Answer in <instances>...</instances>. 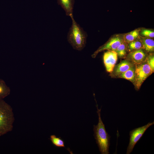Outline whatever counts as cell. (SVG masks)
Returning <instances> with one entry per match:
<instances>
[{
	"label": "cell",
	"mask_w": 154,
	"mask_h": 154,
	"mask_svg": "<svg viewBox=\"0 0 154 154\" xmlns=\"http://www.w3.org/2000/svg\"><path fill=\"white\" fill-rule=\"evenodd\" d=\"M135 72L134 86L135 89L138 90L143 82L153 72L147 62L135 65Z\"/></svg>",
	"instance_id": "cell-4"
},
{
	"label": "cell",
	"mask_w": 154,
	"mask_h": 154,
	"mask_svg": "<svg viewBox=\"0 0 154 154\" xmlns=\"http://www.w3.org/2000/svg\"><path fill=\"white\" fill-rule=\"evenodd\" d=\"M128 50L129 51L144 49L143 44L139 40H135L129 43Z\"/></svg>",
	"instance_id": "cell-16"
},
{
	"label": "cell",
	"mask_w": 154,
	"mask_h": 154,
	"mask_svg": "<svg viewBox=\"0 0 154 154\" xmlns=\"http://www.w3.org/2000/svg\"><path fill=\"white\" fill-rule=\"evenodd\" d=\"M10 88L6 84L4 80L0 79V100L3 99L10 94Z\"/></svg>",
	"instance_id": "cell-14"
},
{
	"label": "cell",
	"mask_w": 154,
	"mask_h": 154,
	"mask_svg": "<svg viewBox=\"0 0 154 154\" xmlns=\"http://www.w3.org/2000/svg\"><path fill=\"white\" fill-rule=\"evenodd\" d=\"M133 66V63L129 60H123L114 67L113 71L111 72L112 73V75L115 76H117Z\"/></svg>",
	"instance_id": "cell-9"
},
{
	"label": "cell",
	"mask_w": 154,
	"mask_h": 154,
	"mask_svg": "<svg viewBox=\"0 0 154 154\" xmlns=\"http://www.w3.org/2000/svg\"><path fill=\"white\" fill-rule=\"evenodd\" d=\"M14 121L12 107L3 99L0 100V134L1 136L13 130Z\"/></svg>",
	"instance_id": "cell-3"
},
{
	"label": "cell",
	"mask_w": 154,
	"mask_h": 154,
	"mask_svg": "<svg viewBox=\"0 0 154 154\" xmlns=\"http://www.w3.org/2000/svg\"><path fill=\"white\" fill-rule=\"evenodd\" d=\"M123 42V38L119 35L116 36L110 39L104 45L100 47L92 54V56L95 58L98 53L105 50L116 51L118 46Z\"/></svg>",
	"instance_id": "cell-6"
},
{
	"label": "cell",
	"mask_w": 154,
	"mask_h": 154,
	"mask_svg": "<svg viewBox=\"0 0 154 154\" xmlns=\"http://www.w3.org/2000/svg\"><path fill=\"white\" fill-rule=\"evenodd\" d=\"M75 0H57L58 4L65 11L66 15H73V9Z\"/></svg>",
	"instance_id": "cell-10"
},
{
	"label": "cell",
	"mask_w": 154,
	"mask_h": 154,
	"mask_svg": "<svg viewBox=\"0 0 154 154\" xmlns=\"http://www.w3.org/2000/svg\"><path fill=\"white\" fill-rule=\"evenodd\" d=\"M128 57L129 60L135 65L144 62L147 57L145 53L142 49L131 51Z\"/></svg>",
	"instance_id": "cell-8"
},
{
	"label": "cell",
	"mask_w": 154,
	"mask_h": 154,
	"mask_svg": "<svg viewBox=\"0 0 154 154\" xmlns=\"http://www.w3.org/2000/svg\"><path fill=\"white\" fill-rule=\"evenodd\" d=\"M127 43L124 41L117 48L116 52L120 58H123L125 56L127 49Z\"/></svg>",
	"instance_id": "cell-17"
},
{
	"label": "cell",
	"mask_w": 154,
	"mask_h": 154,
	"mask_svg": "<svg viewBox=\"0 0 154 154\" xmlns=\"http://www.w3.org/2000/svg\"><path fill=\"white\" fill-rule=\"evenodd\" d=\"M139 30L136 29L125 34L123 38V41L126 43H129L136 40L139 37Z\"/></svg>",
	"instance_id": "cell-13"
},
{
	"label": "cell",
	"mask_w": 154,
	"mask_h": 154,
	"mask_svg": "<svg viewBox=\"0 0 154 154\" xmlns=\"http://www.w3.org/2000/svg\"><path fill=\"white\" fill-rule=\"evenodd\" d=\"M50 140L52 144L55 146L58 147H64V142L60 137H57L54 135H51Z\"/></svg>",
	"instance_id": "cell-15"
},
{
	"label": "cell",
	"mask_w": 154,
	"mask_h": 154,
	"mask_svg": "<svg viewBox=\"0 0 154 154\" xmlns=\"http://www.w3.org/2000/svg\"><path fill=\"white\" fill-rule=\"evenodd\" d=\"M150 68L152 72L154 71V56L153 54H150L147 57L145 60Z\"/></svg>",
	"instance_id": "cell-18"
},
{
	"label": "cell",
	"mask_w": 154,
	"mask_h": 154,
	"mask_svg": "<svg viewBox=\"0 0 154 154\" xmlns=\"http://www.w3.org/2000/svg\"><path fill=\"white\" fill-rule=\"evenodd\" d=\"M117 77L129 80L134 84L135 80V68L134 66H132Z\"/></svg>",
	"instance_id": "cell-11"
},
{
	"label": "cell",
	"mask_w": 154,
	"mask_h": 154,
	"mask_svg": "<svg viewBox=\"0 0 154 154\" xmlns=\"http://www.w3.org/2000/svg\"><path fill=\"white\" fill-rule=\"evenodd\" d=\"M116 52L113 50H108L103 55L104 64L107 72L111 73L113 71L117 59Z\"/></svg>",
	"instance_id": "cell-7"
},
{
	"label": "cell",
	"mask_w": 154,
	"mask_h": 154,
	"mask_svg": "<svg viewBox=\"0 0 154 154\" xmlns=\"http://www.w3.org/2000/svg\"><path fill=\"white\" fill-rule=\"evenodd\" d=\"M154 124V121L149 122L144 126L135 128L130 131L129 141L127 148L126 154H129L132 152L135 145L140 140L146 130Z\"/></svg>",
	"instance_id": "cell-5"
},
{
	"label": "cell",
	"mask_w": 154,
	"mask_h": 154,
	"mask_svg": "<svg viewBox=\"0 0 154 154\" xmlns=\"http://www.w3.org/2000/svg\"><path fill=\"white\" fill-rule=\"evenodd\" d=\"M70 17L72 23L68 34V40L74 49L81 50L85 46L87 34L83 28L76 22L73 15Z\"/></svg>",
	"instance_id": "cell-2"
},
{
	"label": "cell",
	"mask_w": 154,
	"mask_h": 154,
	"mask_svg": "<svg viewBox=\"0 0 154 154\" xmlns=\"http://www.w3.org/2000/svg\"><path fill=\"white\" fill-rule=\"evenodd\" d=\"M144 49L147 52H151L154 50V40L152 39L147 37H141Z\"/></svg>",
	"instance_id": "cell-12"
},
{
	"label": "cell",
	"mask_w": 154,
	"mask_h": 154,
	"mask_svg": "<svg viewBox=\"0 0 154 154\" xmlns=\"http://www.w3.org/2000/svg\"><path fill=\"white\" fill-rule=\"evenodd\" d=\"M1 136V135L0 134V137Z\"/></svg>",
	"instance_id": "cell-20"
},
{
	"label": "cell",
	"mask_w": 154,
	"mask_h": 154,
	"mask_svg": "<svg viewBox=\"0 0 154 154\" xmlns=\"http://www.w3.org/2000/svg\"><path fill=\"white\" fill-rule=\"evenodd\" d=\"M97 112L98 116V122L97 125H94V136L101 154H108L110 146V136L106 130L105 125L101 117V109H99L96 104Z\"/></svg>",
	"instance_id": "cell-1"
},
{
	"label": "cell",
	"mask_w": 154,
	"mask_h": 154,
	"mask_svg": "<svg viewBox=\"0 0 154 154\" xmlns=\"http://www.w3.org/2000/svg\"><path fill=\"white\" fill-rule=\"evenodd\" d=\"M141 34L145 37L153 38L154 37V32L151 30L143 29L141 31Z\"/></svg>",
	"instance_id": "cell-19"
}]
</instances>
